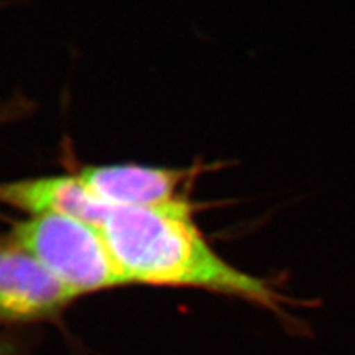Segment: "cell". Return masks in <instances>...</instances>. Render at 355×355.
Masks as SVG:
<instances>
[{"mask_svg":"<svg viewBox=\"0 0 355 355\" xmlns=\"http://www.w3.org/2000/svg\"><path fill=\"white\" fill-rule=\"evenodd\" d=\"M193 214L190 198L159 207H111L101 231L128 284L200 288L243 299L271 311L296 336H308L309 327L286 306H318V299H293L270 280L232 266L207 243Z\"/></svg>","mask_w":355,"mask_h":355,"instance_id":"obj_1","label":"cell"},{"mask_svg":"<svg viewBox=\"0 0 355 355\" xmlns=\"http://www.w3.org/2000/svg\"><path fill=\"white\" fill-rule=\"evenodd\" d=\"M9 237L77 296L128 284L99 227L67 215L28 216Z\"/></svg>","mask_w":355,"mask_h":355,"instance_id":"obj_2","label":"cell"},{"mask_svg":"<svg viewBox=\"0 0 355 355\" xmlns=\"http://www.w3.org/2000/svg\"><path fill=\"white\" fill-rule=\"evenodd\" d=\"M224 163H197L190 168H160L137 163L85 164L74 173L96 198L111 207H159L190 198L200 175Z\"/></svg>","mask_w":355,"mask_h":355,"instance_id":"obj_3","label":"cell"},{"mask_svg":"<svg viewBox=\"0 0 355 355\" xmlns=\"http://www.w3.org/2000/svg\"><path fill=\"white\" fill-rule=\"evenodd\" d=\"M77 297L9 236L0 239V320L10 323L48 320Z\"/></svg>","mask_w":355,"mask_h":355,"instance_id":"obj_4","label":"cell"},{"mask_svg":"<svg viewBox=\"0 0 355 355\" xmlns=\"http://www.w3.org/2000/svg\"><path fill=\"white\" fill-rule=\"evenodd\" d=\"M0 205L28 216L67 215L101 228L111 206L96 198L76 173L0 182Z\"/></svg>","mask_w":355,"mask_h":355,"instance_id":"obj_5","label":"cell"},{"mask_svg":"<svg viewBox=\"0 0 355 355\" xmlns=\"http://www.w3.org/2000/svg\"><path fill=\"white\" fill-rule=\"evenodd\" d=\"M33 108V103L27 101L26 98H17L14 101H9L6 105L0 107V126L8 123L10 120L21 119L26 116Z\"/></svg>","mask_w":355,"mask_h":355,"instance_id":"obj_6","label":"cell"}]
</instances>
